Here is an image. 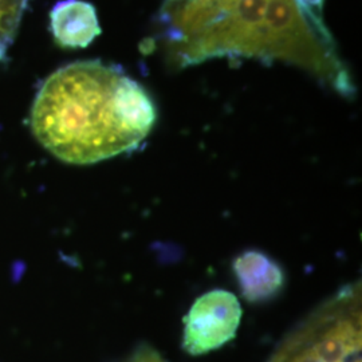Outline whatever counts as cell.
I'll return each instance as SVG.
<instances>
[{
    "mask_svg": "<svg viewBox=\"0 0 362 362\" xmlns=\"http://www.w3.org/2000/svg\"><path fill=\"white\" fill-rule=\"evenodd\" d=\"M52 35L66 49H83L101 33L98 16L90 3L64 0L50 13Z\"/></svg>",
    "mask_w": 362,
    "mask_h": 362,
    "instance_id": "cell-5",
    "label": "cell"
},
{
    "mask_svg": "<svg viewBox=\"0 0 362 362\" xmlns=\"http://www.w3.org/2000/svg\"><path fill=\"white\" fill-rule=\"evenodd\" d=\"M242 306L233 293L212 290L194 300L184 318L182 346L192 356L219 349L236 337Z\"/></svg>",
    "mask_w": 362,
    "mask_h": 362,
    "instance_id": "cell-4",
    "label": "cell"
},
{
    "mask_svg": "<svg viewBox=\"0 0 362 362\" xmlns=\"http://www.w3.org/2000/svg\"><path fill=\"white\" fill-rule=\"evenodd\" d=\"M272 362H361V320L357 311L325 310L291 337Z\"/></svg>",
    "mask_w": 362,
    "mask_h": 362,
    "instance_id": "cell-3",
    "label": "cell"
},
{
    "mask_svg": "<svg viewBox=\"0 0 362 362\" xmlns=\"http://www.w3.org/2000/svg\"><path fill=\"white\" fill-rule=\"evenodd\" d=\"M28 0H0V59L7 52Z\"/></svg>",
    "mask_w": 362,
    "mask_h": 362,
    "instance_id": "cell-7",
    "label": "cell"
},
{
    "mask_svg": "<svg viewBox=\"0 0 362 362\" xmlns=\"http://www.w3.org/2000/svg\"><path fill=\"white\" fill-rule=\"evenodd\" d=\"M127 362H165L163 357L149 346H141Z\"/></svg>",
    "mask_w": 362,
    "mask_h": 362,
    "instance_id": "cell-8",
    "label": "cell"
},
{
    "mask_svg": "<svg viewBox=\"0 0 362 362\" xmlns=\"http://www.w3.org/2000/svg\"><path fill=\"white\" fill-rule=\"evenodd\" d=\"M155 122V105L143 86L98 61L57 70L39 89L31 110L39 143L78 165L133 151Z\"/></svg>",
    "mask_w": 362,
    "mask_h": 362,
    "instance_id": "cell-1",
    "label": "cell"
},
{
    "mask_svg": "<svg viewBox=\"0 0 362 362\" xmlns=\"http://www.w3.org/2000/svg\"><path fill=\"white\" fill-rule=\"evenodd\" d=\"M233 272L243 297L248 302H263L275 297L284 287L282 269L259 251H246L233 262Z\"/></svg>",
    "mask_w": 362,
    "mask_h": 362,
    "instance_id": "cell-6",
    "label": "cell"
},
{
    "mask_svg": "<svg viewBox=\"0 0 362 362\" xmlns=\"http://www.w3.org/2000/svg\"><path fill=\"white\" fill-rule=\"evenodd\" d=\"M272 0H185L175 13L179 55L188 62L219 55L272 59Z\"/></svg>",
    "mask_w": 362,
    "mask_h": 362,
    "instance_id": "cell-2",
    "label": "cell"
}]
</instances>
